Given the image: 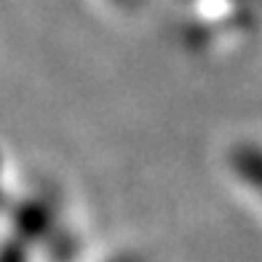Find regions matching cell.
<instances>
[{"label":"cell","mask_w":262,"mask_h":262,"mask_svg":"<svg viewBox=\"0 0 262 262\" xmlns=\"http://www.w3.org/2000/svg\"><path fill=\"white\" fill-rule=\"evenodd\" d=\"M113 3H115V6H123V8H137L142 0H113Z\"/></svg>","instance_id":"cell-2"},{"label":"cell","mask_w":262,"mask_h":262,"mask_svg":"<svg viewBox=\"0 0 262 262\" xmlns=\"http://www.w3.org/2000/svg\"><path fill=\"white\" fill-rule=\"evenodd\" d=\"M230 171L235 180L246 185L262 201V147L254 142H244L230 152Z\"/></svg>","instance_id":"cell-1"}]
</instances>
